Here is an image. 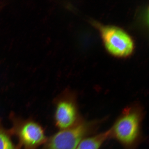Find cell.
<instances>
[{
	"label": "cell",
	"mask_w": 149,
	"mask_h": 149,
	"mask_svg": "<svg viewBox=\"0 0 149 149\" xmlns=\"http://www.w3.org/2000/svg\"><path fill=\"white\" fill-rule=\"evenodd\" d=\"M143 113L135 106L125 108L110 129L113 137L125 149H135L141 137Z\"/></svg>",
	"instance_id": "1"
},
{
	"label": "cell",
	"mask_w": 149,
	"mask_h": 149,
	"mask_svg": "<svg viewBox=\"0 0 149 149\" xmlns=\"http://www.w3.org/2000/svg\"><path fill=\"white\" fill-rule=\"evenodd\" d=\"M95 124L81 120L70 127L61 130L49 139L47 149H76L94 130Z\"/></svg>",
	"instance_id": "2"
},
{
	"label": "cell",
	"mask_w": 149,
	"mask_h": 149,
	"mask_svg": "<svg viewBox=\"0 0 149 149\" xmlns=\"http://www.w3.org/2000/svg\"><path fill=\"white\" fill-rule=\"evenodd\" d=\"M98 28L106 49L112 55L124 57L132 53L133 40L125 31L114 26L99 25Z\"/></svg>",
	"instance_id": "3"
},
{
	"label": "cell",
	"mask_w": 149,
	"mask_h": 149,
	"mask_svg": "<svg viewBox=\"0 0 149 149\" xmlns=\"http://www.w3.org/2000/svg\"><path fill=\"white\" fill-rule=\"evenodd\" d=\"M13 131L17 135L22 144L27 148H35L46 140L44 130L40 125L32 120L16 123Z\"/></svg>",
	"instance_id": "4"
},
{
	"label": "cell",
	"mask_w": 149,
	"mask_h": 149,
	"mask_svg": "<svg viewBox=\"0 0 149 149\" xmlns=\"http://www.w3.org/2000/svg\"><path fill=\"white\" fill-rule=\"evenodd\" d=\"M55 119L56 125L61 130L70 127L81 120L73 98L65 97L58 102Z\"/></svg>",
	"instance_id": "5"
},
{
	"label": "cell",
	"mask_w": 149,
	"mask_h": 149,
	"mask_svg": "<svg viewBox=\"0 0 149 149\" xmlns=\"http://www.w3.org/2000/svg\"><path fill=\"white\" fill-rule=\"evenodd\" d=\"M111 138L110 130L84 138L76 149H100L103 143Z\"/></svg>",
	"instance_id": "6"
},
{
	"label": "cell",
	"mask_w": 149,
	"mask_h": 149,
	"mask_svg": "<svg viewBox=\"0 0 149 149\" xmlns=\"http://www.w3.org/2000/svg\"><path fill=\"white\" fill-rule=\"evenodd\" d=\"M0 149H14L13 145L8 134L0 122Z\"/></svg>",
	"instance_id": "7"
}]
</instances>
